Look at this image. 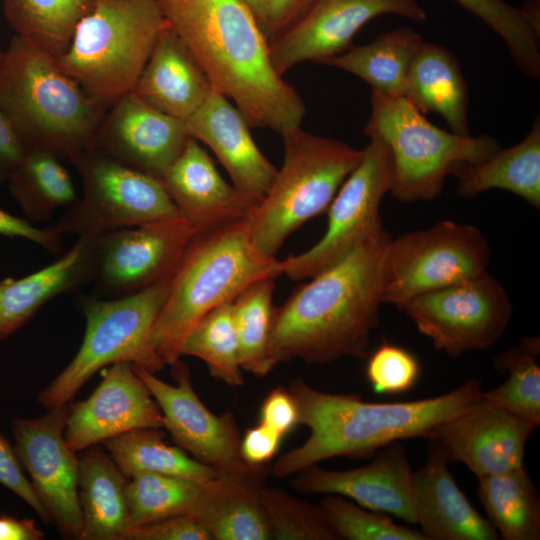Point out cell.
Returning a JSON list of instances; mask_svg holds the SVG:
<instances>
[{
    "instance_id": "6da1fadb",
    "label": "cell",
    "mask_w": 540,
    "mask_h": 540,
    "mask_svg": "<svg viewBox=\"0 0 540 540\" xmlns=\"http://www.w3.org/2000/svg\"><path fill=\"white\" fill-rule=\"evenodd\" d=\"M158 1L212 88L233 101L250 127L282 135L301 126L305 104L274 69L269 42L241 0Z\"/></svg>"
},
{
    "instance_id": "7a4b0ae2",
    "label": "cell",
    "mask_w": 540,
    "mask_h": 540,
    "mask_svg": "<svg viewBox=\"0 0 540 540\" xmlns=\"http://www.w3.org/2000/svg\"><path fill=\"white\" fill-rule=\"evenodd\" d=\"M391 238L382 226L274 306L269 344L273 367L296 358L327 364L367 355L379 325L381 266Z\"/></svg>"
},
{
    "instance_id": "3957f363",
    "label": "cell",
    "mask_w": 540,
    "mask_h": 540,
    "mask_svg": "<svg viewBox=\"0 0 540 540\" xmlns=\"http://www.w3.org/2000/svg\"><path fill=\"white\" fill-rule=\"evenodd\" d=\"M288 390L297 406L298 424L308 427L310 435L277 458L271 473L278 478L330 458L369 456L403 439H430L440 423L473 406L483 393L478 378L440 396L393 403L322 392L301 378Z\"/></svg>"
},
{
    "instance_id": "277c9868",
    "label": "cell",
    "mask_w": 540,
    "mask_h": 540,
    "mask_svg": "<svg viewBox=\"0 0 540 540\" xmlns=\"http://www.w3.org/2000/svg\"><path fill=\"white\" fill-rule=\"evenodd\" d=\"M282 275L281 260L261 254L251 241L247 217L196 234L173 273L156 317L150 345L168 365L180 360L182 343L206 314L244 289Z\"/></svg>"
},
{
    "instance_id": "5b68a950",
    "label": "cell",
    "mask_w": 540,
    "mask_h": 540,
    "mask_svg": "<svg viewBox=\"0 0 540 540\" xmlns=\"http://www.w3.org/2000/svg\"><path fill=\"white\" fill-rule=\"evenodd\" d=\"M106 108L66 74L56 58L13 37L0 61V110L28 148L72 162L95 147Z\"/></svg>"
},
{
    "instance_id": "8992f818",
    "label": "cell",
    "mask_w": 540,
    "mask_h": 540,
    "mask_svg": "<svg viewBox=\"0 0 540 540\" xmlns=\"http://www.w3.org/2000/svg\"><path fill=\"white\" fill-rule=\"evenodd\" d=\"M158 0H90L59 67L108 107L133 91L161 31Z\"/></svg>"
},
{
    "instance_id": "52a82bcc",
    "label": "cell",
    "mask_w": 540,
    "mask_h": 540,
    "mask_svg": "<svg viewBox=\"0 0 540 540\" xmlns=\"http://www.w3.org/2000/svg\"><path fill=\"white\" fill-rule=\"evenodd\" d=\"M281 136L282 166L247 217L251 241L266 257H276L289 235L327 211L363 153V149L311 134L301 126Z\"/></svg>"
},
{
    "instance_id": "ba28073f",
    "label": "cell",
    "mask_w": 540,
    "mask_h": 540,
    "mask_svg": "<svg viewBox=\"0 0 540 540\" xmlns=\"http://www.w3.org/2000/svg\"><path fill=\"white\" fill-rule=\"evenodd\" d=\"M370 104L364 132L387 145L393 167L390 193L401 202L437 198L448 176L501 149L500 143L487 134L459 135L437 127L405 97H389L372 90Z\"/></svg>"
},
{
    "instance_id": "9c48e42d",
    "label": "cell",
    "mask_w": 540,
    "mask_h": 540,
    "mask_svg": "<svg viewBox=\"0 0 540 540\" xmlns=\"http://www.w3.org/2000/svg\"><path fill=\"white\" fill-rule=\"evenodd\" d=\"M170 281L117 298L83 297L86 329L81 346L38 401L49 410L65 407L97 371L114 363L128 362L152 373L164 368L166 364L150 345V336Z\"/></svg>"
},
{
    "instance_id": "30bf717a",
    "label": "cell",
    "mask_w": 540,
    "mask_h": 540,
    "mask_svg": "<svg viewBox=\"0 0 540 540\" xmlns=\"http://www.w3.org/2000/svg\"><path fill=\"white\" fill-rule=\"evenodd\" d=\"M485 235L451 220L391 238L382 259V301L399 310L415 297L487 272Z\"/></svg>"
},
{
    "instance_id": "8fae6325",
    "label": "cell",
    "mask_w": 540,
    "mask_h": 540,
    "mask_svg": "<svg viewBox=\"0 0 540 540\" xmlns=\"http://www.w3.org/2000/svg\"><path fill=\"white\" fill-rule=\"evenodd\" d=\"M72 163L82 197L54 226L62 235L97 236L116 229L182 219L159 178L128 167L93 148Z\"/></svg>"
},
{
    "instance_id": "7c38bea8",
    "label": "cell",
    "mask_w": 540,
    "mask_h": 540,
    "mask_svg": "<svg viewBox=\"0 0 540 540\" xmlns=\"http://www.w3.org/2000/svg\"><path fill=\"white\" fill-rule=\"evenodd\" d=\"M361 160L345 179L327 213L325 234L308 250L281 260L282 275L299 281L330 267L383 226L379 209L390 192L393 167L387 145L369 136Z\"/></svg>"
},
{
    "instance_id": "4fadbf2b",
    "label": "cell",
    "mask_w": 540,
    "mask_h": 540,
    "mask_svg": "<svg viewBox=\"0 0 540 540\" xmlns=\"http://www.w3.org/2000/svg\"><path fill=\"white\" fill-rule=\"evenodd\" d=\"M400 311L435 349L457 358L492 347L512 317V303L488 271L470 279L419 295Z\"/></svg>"
},
{
    "instance_id": "5bb4252c",
    "label": "cell",
    "mask_w": 540,
    "mask_h": 540,
    "mask_svg": "<svg viewBox=\"0 0 540 540\" xmlns=\"http://www.w3.org/2000/svg\"><path fill=\"white\" fill-rule=\"evenodd\" d=\"M196 234L180 218L93 236L91 281L104 294L117 298L169 279Z\"/></svg>"
},
{
    "instance_id": "9a60e30c",
    "label": "cell",
    "mask_w": 540,
    "mask_h": 540,
    "mask_svg": "<svg viewBox=\"0 0 540 540\" xmlns=\"http://www.w3.org/2000/svg\"><path fill=\"white\" fill-rule=\"evenodd\" d=\"M383 14L425 21L418 0H312L281 33L269 41L274 69L283 75L307 61L322 63L350 46L364 24Z\"/></svg>"
},
{
    "instance_id": "2e32d148",
    "label": "cell",
    "mask_w": 540,
    "mask_h": 540,
    "mask_svg": "<svg viewBox=\"0 0 540 540\" xmlns=\"http://www.w3.org/2000/svg\"><path fill=\"white\" fill-rule=\"evenodd\" d=\"M68 407L49 410L34 419L15 418V452L39 501L62 536L81 539L78 498L79 460L67 445L64 430Z\"/></svg>"
},
{
    "instance_id": "e0dca14e",
    "label": "cell",
    "mask_w": 540,
    "mask_h": 540,
    "mask_svg": "<svg viewBox=\"0 0 540 540\" xmlns=\"http://www.w3.org/2000/svg\"><path fill=\"white\" fill-rule=\"evenodd\" d=\"M171 366L175 385L133 365L161 410L163 428L179 447L220 473L247 470L251 465L241 456V437L234 415L212 413L195 393L188 366L180 360Z\"/></svg>"
},
{
    "instance_id": "ac0fdd59",
    "label": "cell",
    "mask_w": 540,
    "mask_h": 540,
    "mask_svg": "<svg viewBox=\"0 0 540 540\" xmlns=\"http://www.w3.org/2000/svg\"><path fill=\"white\" fill-rule=\"evenodd\" d=\"M143 428H163V415L132 364L102 369V380L84 401L68 409L64 437L73 452Z\"/></svg>"
},
{
    "instance_id": "d6986e66",
    "label": "cell",
    "mask_w": 540,
    "mask_h": 540,
    "mask_svg": "<svg viewBox=\"0 0 540 540\" xmlns=\"http://www.w3.org/2000/svg\"><path fill=\"white\" fill-rule=\"evenodd\" d=\"M538 425L480 399L440 423L430 440L449 460L464 463L476 477L523 466L526 443Z\"/></svg>"
},
{
    "instance_id": "ffe728a7",
    "label": "cell",
    "mask_w": 540,
    "mask_h": 540,
    "mask_svg": "<svg viewBox=\"0 0 540 540\" xmlns=\"http://www.w3.org/2000/svg\"><path fill=\"white\" fill-rule=\"evenodd\" d=\"M111 106L94 148L161 180L190 137L185 121L150 106L133 91Z\"/></svg>"
},
{
    "instance_id": "44dd1931",
    "label": "cell",
    "mask_w": 540,
    "mask_h": 540,
    "mask_svg": "<svg viewBox=\"0 0 540 540\" xmlns=\"http://www.w3.org/2000/svg\"><path fill=\"white\" fill-rule=\"evenodd\" d=\"M412 477L406 450L396 441L365 466L338 471L313 464L296 473L290 484L299 494L340 495L366 509L416 524Z\"/></svg>"
},
{
    "instance_id": "7402d4cb",
    "label": "cell",
    "mask_w": 540,
    "mask_h": 540,
    "mask_svg": "<svg viewBox=\"0 0 540 540\" xmlns=\"http://www.w3.org/2000/svg\"><path fill=\"white\" fill-rule=\"evenodd\" d=\"M190 137L207 145L231 177L234 187L255 206L264 198L277 168L264 156L239 109L212 89L185 120Z\"/></svg>"
},
{
    "instance_id": "603a6c76",
    "label": "cell",
    "mask_w": 540,
    "mask_h": 540,
    "mask_svg": "<svg viewBox=\"0 0 540 540\" xmlns=\"http://www.w3.org/2000/svg\"><path fill=\"white\" fill-rule=\"evenodd\" d=\"M161 181L182 219L197 234L244 219L255 206L223 179L209 154L192 137Z\"/></svg>"
},
{
    "instance_id": "cb8c5ba5",
    "label": "cell",
    "mask_w": 540,
    "mask_h": 540,
    "mask_svg": "<svg viewBox=\"0 0 540 540\" xmlns=\"http://www.w3.org/2000/svg\"><path fill=\"white\" fill-rule=\"evenodd\" d=\"M432 442L425 464L412 477L416 523L422 533L428 540H498L496 529L456 484L446 453Z\"/></svg>"
},
{
    "instance_id": "d4e9b609",
    "label": "cell",
    "mask_w": 540,
    "mask_h": 540,
    "mask_svg": "<svg viewBox=\"0 0 540 540\" xmlns=\"http://www.w3.org/2000/svg\"><path fill=\"white\" fill-rule=\"evenodd\" d=\"M266 475L264 465H251L237 473H220L203 484L187 515L212 540L271 539L260 498Z\"/></svg>"
},
{
    "instance_id": "484cf974",
    "label": "cell",
    "mask_w": 540,
    "mask_h": 540,
    "mask_svg": "<svg viewBox=\"0 0 540 540\" xmlns=\"http://www.w3.org/2000/svg\"><path fill=\"white\" fill-rule=\"evenodd\" d=\"M212 89L185 43L167 25L159 34L133 92L157 110L185 121Z\"/></svg>"
},
{
    "instance_id": "4316f807",
    "label": "cell",
    "mask_w": 540,
    "mask_h": 540,
    "mask_svg": "<svg viewBox=\"0 0 540 540\" xmlns=\"http://www.w3.org/2000/svg\"><path fill=\"white\" fill-rule=\"evenodd\" d=\"M93 245V236H80L48 266L19 279H0V339L17 331L49 300L91 281Z\"/></svg>"
},
{
    "instance_id": "83f0119b",
    "label": "cell",
    "mask_w": 540,
    "mask_h": 540,
    "mask_svg": "<svg viewBox=\"0 0 540 540\" xmlns=\"http://www.w3.org/2000/svg\"><path fill=\"white\" fill-rule=\"evenodd\" d=\"M404 97L422 114H440L453 133L470 135L467 84L458 60L444 46L422 42L409 69Z\"/></svg>"
},
{
    "instance_id": "f1b7e54d",
    "label": "cell",
    "mask_w": 540,
    "mask_h": 540,
    "mask_svg": "<svg viewBox=\"0 0 540 540\" xmlns=\"http://www.w3.org/2000/svg\"><path fill=\"white\" fill-rule=\"evenodd\" d=\"M111 457L94 448L79 460L82 540H122L127 531V481Z\"/></svg>"
},
{
    "instance_id": "f546056e",
    "label": "cell",
    "mask_w": 540,
    "mask_h": 540,
    "mask_svg": "<svg viewBox=\"0 0 540 540\" xmlns=\"http://www.w3.org/2000/svg\"><path fill=\"white\" fill-rule=\"evenodd\" d=\"M455 176L457 194L473 199L492 189L511 192L535 209L540 208V121L517 144L498 150L490 158L464 165Z\"/></svg>"
},
{
    "instance_id": "4dcf8cb0",
    "label": "cell",
    "mask_w": 540,
    "mask_h": 540,
    "mask_svg": "<svg viewBox=\"0 0 540 540\" xmlns=\"http://www.w3.org/2000/svg\"><path fill=\"white\" fill-rule=\"evenodd\" d=\"M422 42L414 29L397 28L370 43L350 46L322 64L347 71L386 96L404 97L409 69Z\"/></svg>"
},
{
    "instance_id": "1f68e13d",
    "label": "cell",
    "mask_w": 540,
    "mask_h": 540,
    "mask_svg": "<svg viewBox=\"0 0 540 540\" xmlns=\"http://www.w3.org/2000/svg\"><path fill=\"white\" fill-rule=\"evenodd\" d=\"M477 478L479 500L502 539H540V497L524 466Z\"/></svg>"
},
{
    "instance_id": "d6a6232c",
    "label": "cell",
    "mask_w": 540,
    "mask_h": 540,
    "mask_svg": "<svg viewBox=\"0 0 540 540\" xmlns=\"http://www.w3.org/2000/svg\"><path fill=\"white\" fill-rule=\"evenodd\" d=\"M103 443L127 478L155 473L206 483L220 474L216 468L189 457L181 448L166 444L159 428L132 430Z\"/></svg>"
},
{
    "instance_id": "836d02e7",
    "label": "cell",
    "mask_w": 540,
    "mask_h": 540,
    "mask_svg": "<svg viewBox=\"0 0 540 540\" xmlns=\"http://www.w3.org/2000/svg\"><path fill=\"white\" fill-rule=\"evenodd\" d=\"M7 183L12 197L31 221H46L55 210L68 208L78 199L60 158L40 148H28Z\"/></svg>"
},
{
    "instance_id": "e575fe53",
    "label": "cell",
    "mask_w": 540,
    "mask_h": 540,
    "mask_svg": "<svg viewBox=\"0 0 540 540\" xmlns=\"http://www.w3.org/2000/svg\"><path fill=\"white\" fill-rule=\"evenodd\" d=\"M90 0H3L5 17L16 35L60 57Z\"/></svg>"
},
{
    "instance_id": "d590c367",
    "label": "cell",
    "mask_w": 540,
    "mask_h": 540,
    "mask_svg": "<svg viewBox=\"0 0 540 540\" xmlns=\"http://www.w3.org/2000/svg\"><path fill=\"white\" fill-rule=\"evenodd\" d=\"M540 339L524 337L520 344L503 351L493 360L496 370L507 371L508 378L481 395L482 402L507 410L540 424Z\"/></svg>"
},
{
    "instance_id": "8d00e7d4",
    "label": "cell",
    "mask_w": 540,
    "mask_h": 540,
    "mask_svg": "<svg viewBox=\"0 0 540 540\" xmlns=\"http://www.w3.org/2000/svg\"><path fill=\"white\" fill-rule=\"evenodd\" d=\"M274 289V279H263L232 301L241 368L257 377L266 376L274 368L269 358Z\"/></svg>"
},
{
    "instance_id": "74e56055",
    "label": "cell",
    "mask_w": 540,
    "mask_h": 540,
    "mask_svg": "<svg viewBox=\"0 0 540 540\" xmlns=\"http://www.w3.org/2000/svg\"><path fill=\"white\" fill-rule=\"evenodd\" d=\"M183 355L204 361L212 377L227 385L244 384L232 301L216 307L193 326L182 343Z\"/></svg>"
},
{
    "instance_id": "f35d334b",
    "label": "cell",
    "mask_w": 540,
    "mask_h": 540,
    "mask_svg": "<svg viewBox=\"0 0 540 540\" xmlns=\"http://www.w3.org/2000/svg\"><path fill=\"white\" fill-rule=\"evenodd\" d=\"M204 483L155 473H141L127 483L129 528L187 514Z\"/></svg>"
},
{
    "instance_id": "ab89813d",
    "label": "cell",
    "mask_w": 540,
    "mask_h": 540,
    "mask_svg": "<svg viewBox=\"0 0 540 540\" xmlns=\"http://www.w3.org/2000/svg\"><path fill=\"white\" fill-rule=\"evenodd\" d=\"M481 19L506 45L516 66L528 77H540V41L519 8L504 0H455Z\"/></svg>"
},
{
    "instance_id": "60d3db41",
    "label": "cell",
    "mask_w": 540,
    "mask_h": 540,
    "mask_svg": "<svg viewBox=\"0 0 540 540\" xmlns=\"http://www.w3.org/2000/svg\"><path fill=\"white\" fill-rule=\"evenodd\" d=\"M271 539L339 540L321 505L301 501L282 489L264 486L260 494Z\"/></svg>"
},
{
    "instance_id": "b9f144b4",
    "label": "cell",
    "mask_w": 540,
    "mask_h": 540,
    "mask_svg": "<svg viewBox=\"0 0 540 540\" xmlns=\"http://www.w3.org/2000/svg\"><path fill=\"white\" fill-rule=\"evenodd\" d=\"M320 505L340 539L428 540L421 531L399 525L385 513L366 509L340 495L327 494Z\"/></svg>"
},
{
    "instance_id": "7bdbcfd3",
    "label": "cell",
    "mask_w": 540,
    "mask_h": 540,
    "mask_svg": "<svg viewBox=\"0 0 540 540\" xmlns=\"http://www.w3.org/2000/svg\"><path fill=\"white\" fill-rule=\"evenodd\" d=\"M366 377L378 394H401L417 383L421 368L418 359L409 350L383 341L369 356Z\"/></svg>"
},
{
    "instance_id": "ee69618b",
    "label": "cell",
    "mask_w": 540,
    "mask_h": 540,
    "mask_svg": "<svg viewBox=\"0 0 540 540\" xmlns=\"http://www.w3.org/2000/svg\"><path fill=\"white\" fill-rule=\"evenodd\" d=\"M122 540H212L211 535L187 514L127 529Z\"/></svg>"
},
{
    "instance_id": "f6af8a7d",
    "label": "cell",
    "mask_w": 540,
    "mask_h": 540,
    "mask_svg": "<svg viewBox=\"0 0 540 540\" xmlns=\"http://www.w3.org/2000/svg\"><path fill=\"white\" fill-rule=\"evenodd\" d=\"M0 483L23 499L44 523L51 521L30 481L23 473L15 449L0 434Z\"/></svg>"
},
{
    "instance_id": "bcb514c9",
    "label": "cell",
    "mask_w": 540,
    "mask_h": 540,
    "mask_svg": "<svg viewBox=\"0 0 540 540\" xmlns=\"http://www.w3.org/2000/svg\"><path fill=\"white\" fill-rule=\"evenodd\" d=\"M260 423L282 437L298 424L297 406L289 390L279 386L269 392L260 408Z\"/></svg>"
},
{
    "instance_id": "7dc6e473",
    "label": "cell",
    "mask_w": 540,
    "mask_h": 540,
    "mask_svg": "<svg viewBox=\"0 0 540 540\" xmlns=\"http://www.w3.org/2000/svg\"><path fill=\"white\" fill-rule=\"evenodd\" d=\"M0 235L29 240L51 253L63 247V235L55 227L39 228L30 220L14 216L0 208Z\"/></svg>"
},
{
    "instance_id": "c3c4849f",
    "label": "cell",
    "mask_w": 540,
    "mask_h": 540,
    "mask_svg": "<svg viewBox=\"0 0 540 540\" xmlns=\"http://www.w3.org/2000/svg\"><path fill=\"white\" fill-rule=\"evenodd\" d=\"M282 438L277 432L259 422L258 425L249 428L241 439V456L249 465H264L277 453Z\"/></svg>"
},
{
    "instance_id": "681fc988",
    "label": "cell",
    "mask_w": 540,
    "mask_h": 540,
    "mask_svg": "<svg viewBox=\"0 0 540 540\" xmlns=\"http://www.w3.org/2000/svg\"><path fill=\"white\" fill-rule=\"evenodd\" d=\"M27 150L28 147L16 128L0 110V184L7 183Z\"/></svg>"
},
{
    "instance_id": "f907efd6",
    "label": "cell",
    "mask_w": 540,
    "mask_h": 540,
    "mask_svg": "<svg viewBox=\"0 0 540 540\" xmlns=\"http://www.w3.org/2000/svg\"><path fill=\"white\" fill-rule=\"evenodd\" d=\"M312 2V0H270L266 21L262 30L271 41L289 26Z\"/></svg>"
},
{
    "instance_id": "816d5d0a",
    "label": "cell",
    "mask_w": 540,
    "mask_h": 540,
    "mask_svg": "<svg viewBox=\"0 0 540 540\" xmlns=\"http://www.w3.org/2000/svg\"><path fill=\"white\" fill-rule=\"evenodd\" d=\"M44 534L31 519L0 516V540H40Z\"/></svg>"
},
{
    "instance_id": "f5cc1de1",
    "label": "cell",
    "mask_w": 540,
    "mask_h": 540,
    "mask_svg": "<svg viewBox=\"0 0 540 540\" xmlns=\"http://www.w3.org/2000/svg\"><path fill=\"white\" fill-rule=\"evenodd\" d=\"M519 9L528 26L540 37V1L527 0Z\"/></svg>"
},
{
    "instance_id": "db71d44e",
    "label": "cell",
    "mask_w": 540,
    "mask_h": 540,
    "mask_svg": "<svg viewBox=\"0 0 540 540\" xmlns=\"http://www.w3.org/2000/svg\"><path fill=\"white\" fill-rule=\"evenodd\" d=\"M248 9L253 13L254 17L263 27L269 9L270 0H241Z\"/></svg>"
},
{
    "instance_id": "11a10c76",
    "label": "cell",
    "mask_w": 540,
    "mask_h": 540,
    "mask_svg": "<svg viewBox=\"0 0 540 540\" xmlns=\"http://www.w3.org/2000/svg\"><path fill=\"white\" fill-rule=\"evenodd\" d=\"M3 54H4V51L0 50V61H1L2 57H3Z\"/></svg>"
}]
</instances>
